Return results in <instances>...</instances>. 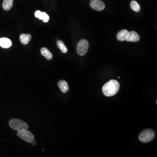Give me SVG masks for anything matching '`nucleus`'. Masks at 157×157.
<instances>
[{
    "mask_svg": "<svg viewBox=\"0 0 157 157\" xmlns=\"http://www.w3.org/2000/svg\"><path fill=\"white\" fill-rule=\"evenodd\" d=\"M119 89L118 82L116 80H111L103 86L102 91L106 96H112L118 93Z\"/></svg>",
    "mask_w": 157,
    "mask_h": 157,
    "instance_id": "f257e3e1",
    "label": "nucleus"
},
{
    "mask_svg": "<svg viewBox=\"0 0 157 157\" xmlns=\"http://www.w3.org/2000/svg\"><path fill=\"white\" fill-rule=\"evenodd\" d=\"M9 124L12 129L18 132L27 130L28 128V124L26 123L17 119L11 120L9 121Z\"/></svg>",
    "mask_w": 157,
    "mask_h": 157,
    "instance_id": "f03ea898",
    "label": "nucleus"
},
{
    "mask_svg": "<svg viewBox=\"0 0 157 157\" xmlns=\"http://www.w3.org/2000/svg\"><path fill=\"white\" fill-rule=\"evenodd\" d=\"M155 131L152 129L144 130L139 136V140L143 143H148L152 141L155 138Z\"/></svg>",
    "mask_w": 157,
    "mask_h": 157,
    "instance_id": "7ed1b4c3",
    "label": "nucleus"
},
{
    "mask_svg": "<svg viewBox=\"0 0 157 157\" xmlns=\"http://www.w3.org/2000/svg\"><path fill=\"white\" fill-rule=\"evenodd\" d=\"M89 49V43L86 39L80 41L77 45V52L79 55H85Z\"/></svg>",
    "mask_w": 157,
    "mask_h": 157,
    "instance_id": "20e7f679",
    "label": "nucleus"
},
{
    "mask_svg": "<svg viewBox=\"0 0 157 157\" xmlns=\"http://www.w3.org/2000/svg\"><path fill=\"white\" fill-rule=\"evenodd\" d=\"M17 135L27 142L31 143L35 139L34 135L27 130L18 132Z\"/></svg>",
    "mask_w": 157,
    "mask_h": 157,
    "instance_id": "39448f33",
    "label": "nucleus"
},
{
    "mask_svg": "<svg viewBox=\"0 0 157 157\" xmlns=\"http://www.w3.org/2000/svg\"><path fill=\"white\" fill-rule=\"evenodd\" d=\"M90 6L93 10L96 11H101L105 7L104 4L100 0H91Z\"/></svg>",
    "mask_w": 157,
    "mask_h": 157,
    "instance_id": "423d86ee",
    "label": "nucleus"
},
{
    "mask_svg": "<svg viewBox=\"0 0 157 157\" xmlns=\"http://www.w3.org/2000/svg\"><path fill=\"white\" fill-rule=\"evenodd\" d=\"M140 39V36L137 32L134 31H131L129 32V35L125 40L127 42H137L139 41Z\"/></svg>",
    "mask_w": 157,
    "mask_h": 157,
    "instance_id": "0eeeda50",
    "label": "nucleus"
},
{
    "mask_svg": "<svg viewBox=\"0 0 157 157\" xmlns=\"http://www.w3.org/2000/svg\"><path fill=\"white\" fill-rule=\"evenodd\" d=\"M129 31L127 30L123 29L120 31L117 36V38L119 41H124L126 40L129 34Z\"/></svg>",
    "mask_w": 157,
    "mask_h": 157,
    "instance_id": "6e6552de",
    "label": "nucleus"
},
{
    "mask_svg": "<svg viewBox=\"0 0 157 157\" xmlns=\"http://www.w3.org/2000/svg\"><path fill=\"white\" fill-rule=\"evenodd\" d=\"M58 86L60 88L61 91L63 93H66L69 90V87L67 82L65 80L60 81L58 83Z\"/></svg>",
    "mask_w": 157,
    "mask_h": 157,
    "instance_id": "1a4fd4ad",
    "label": "nucleus"
},
{
    "mask_svg": "<svg viewBox=\"0 0 157 157\" xmlns=\"http://www.w3.org/2000/svg\"><path fill=\"white\" fill-rule=\"evenodd\" d=\"M12 45V42L9 39L6 38L0 39V46L3 48H10Z\"/></svg>",
    "mask_w": 157,
    "mask_h": 157,
    "instance_id": "9d476101",
    "label": "nucleus"
},
{
    "mask_svg": "<svg viewBox=\"0 0 157 157\" xmlns=\"http://www.w3.org/2000/svg\"><path fill=\"white\" fill-rule=\"evenodd\" d=\"M31 39V35L30 34H22L19 37L20 42L23 45H27Z\"/></svg>",
    "mask_w": 157,
    "mask_h": 157,
    "instance_id": "9b49d317",
    "label": "nucleus"
},
{
    "mask_svg": "<svg viewBox=\"0 0 157 157\" xmlns=\"http://www.w3.org/2000/svg\"><path fill=\"white\" fill-rule=\"evenodd\" d=\"M41 53L42 55L48 60H50L53 58L52 53L47 48H43L41 50Z\"/></svg>",
    "mask_w": 157,
    "mask_h": 157,
    "instance_id": "f8f14e48",
    "label": "nucleus"
},
{
    "mask_svg": "<svg viewBox=\"0 0 157 157\" xmlns=\"http://www.w3.org/2000/svg\"><path fill=\"white\" fill-rule=\"evenodd\" d=\"M14 0H4L2 7L5 11H9L12 8Z\"/></svg>",
    "mask_w": 157,
    "mask_h": 157,
    "instance_id": "ddd939ff",
    "label": "nucleus"
},
{
    "mask_svg": "<svg viewBox=\"0 0 157 157\" xmlns=\"http://www.w3.org/2000/svg\"><path fill=\"white\" fill-rule=\"evenodd\" d=\"M57 45L58 48L61 50V52L64 53H66L67 52L68 49L65 44L61 40L57 42Z\"/></svg>",
    "mask_w": 157,
    "mask_h": 157,
    "instance_id": "4468645a",
    "label": "nucleus"
},
{
    "mask_svg": "<svg viewBox=\"0 0 157 157\" xmlns=\"http://www.w3.org/2000/svg\"><path fill=\"white\" fill-rule=\"evenodd\" d=\"M131 7L133 11L135 12H139L141 9L140 5L135 1H132L131 2Z\"/></svg>",
    "mask_w": 157,
    "mask_h": 157,
    "instance_id": "2eb2a0df",
    "label": "nucleus"
},
{
    "mask_svg": "<svg viewBox=\"0 0 157 157\" xmlns=\"http://www.w3.org/2000/svg\"><path fill=\"white\" fill-rule=\"evenodd\" d=\"M35 17L39 19H40V20H42L43 17V12H42L40 11H36L35 12Z\"/></svg>",
    "mask_w": 157,
    "mask_h": 157,
    "instance_id": "dca6fc26",
    "label": "nucleus"
},
{
    "mask_svg": "<svg viewBox=\"0 0 157 157\" xmlns=\"http://www.w3.org/2000/svg\"><path fill=\"white\" fill-rule=\"evenodd\" d=\"M50 19V17L46 13L43 12V22H47L49 21Z\"/></svg>",
    "mask_w": 157,
    "mask_h": 157,
    "instance_id": "f3484780",
    "label": "nucleus"
},
{
    "mask_svg": "<svg viewBox=\"0 0 157 157\" xmlns=\"http://www.w3.org/2000/svg\"><path fill=\"white\" fill-rule=\"evenodd\" d=\"M31 143H32V145L34 146L35 145H36V142H34V141H33Z\"/></svg>",
    "mask_w": 157,
    "mask_h": 157,
    "instance_id": "a211bd4d",
    "label": "nucleus"
}]
</instances>
